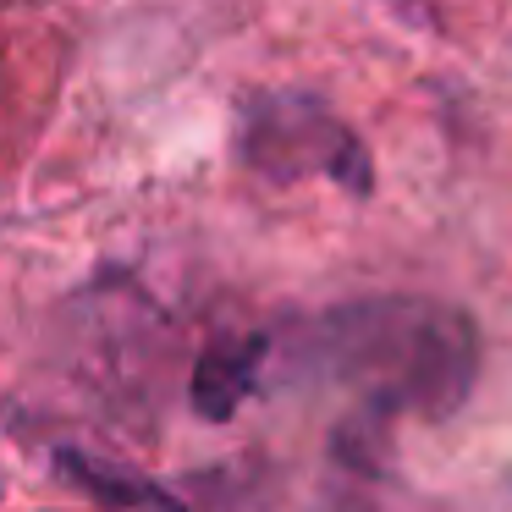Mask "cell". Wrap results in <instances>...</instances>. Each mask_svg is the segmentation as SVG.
Segmentation results:
<instances>
[{
	"mask_svg": "<svg viewBox=\"0 0 512 512\" xmlns=\"http://www.w3.org/2000/svg\"><path fill=\"white\" fill-rule=\"evenodd\" d=\"M325 342L336 369L369 386L364 408H375L380 419L419 413L424 424H446L468 402L479 375V325L452 303H347L325 320Z\"/></svg>",
	"mask_w": 512,
	"mask_h": 512,
	"instance_id": "6da1fadb",
	"label": "cell"
},
{
	"mask_svg": "<svg viewBox=\"0 0 512 512\" xmlns=\"http://www.w3.org/2000/svg\"><path fill=\"white\" fill-rule=\"evenodd\" d=\"M243 160L270 182H298L309 171L331 177L347 199H369L375 193V160H369L364 138L342 122L325 100L314 94H254L243 105V127H237Z\"/></svg>",
	"mask_w": 512,
	"mask_h": 512,
	"instance_id": "7a4b0ae2",
	"label": "cell"
},
{
	"mask_svg": "<svg viewBox=\"0 0 512 512\" xmlns=\"http://www.w3.org/2000/svg\"><path fill=\"white\" fill-rule=\"evenodd\" d=\"M265 353H270V336H265V331L215 336V342L199 353V364H193V380H188L193 413H199L204 424L237 419V408H243V402L254 397V386H259Z\"/></svg>",
	"mask_w": 512,
	"mask_h": 512,
	"instance_id": "3957f363",
	"label": "cell"
},
{
	"mask_svg": "<svg viewBox=\"0 0 512 512\" xmlns=\"http://www.w3.org/2000/svg\"><path fill=\"white\" fill-rule=\"evenodd\" d=\"M56 463H61V474H67L83 496H94L100 507H111V512H182L177 501L155 485V479L133 474V468H116V463H100V457H83V452H72V446H61Z\"/></svg>",
	"mask_w": 512,
	"mask_h": 512,
	"instance_id": "277c9868",
	"label": "cell"
}]
</instances>
